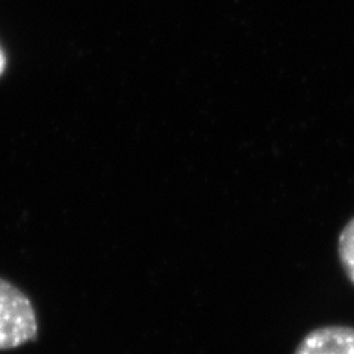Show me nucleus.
Instances as JSON below:
<instances>
[{
	"label": "nucleus",
	"instance_id": "f03ea898",
	"mask_svg": "<svg viewBox=\"0 0 354 354\" xmlns=\"http://www.w3.org/2000/svg\"><path fill=\"white\" fill-rule=\"evenodd\" d=\"M294 354H354V328L315 329L304 337Z\"/></svg>",
	"mask_w": 354,
	"mask_h": 354
},
{
	"label": "nucleus",
	"instance_id": "f257e3e1",
	"mask_svg": "<svg viewBox=\"0 0 354 354\" xmlns=\"http://www.w3.org/2000/svg\"><path fill=\"white\" fill-rule=\"evenodd\" d=\"M37 317L28 297L0 278V350H12L37 338Z\"/></svg>",
	"mask_w": 354,
	"mask_h": 354
},
{
	"label": "nucleus",
	"instance_id": "7ed1b4c3",
	"mask_svg": "<svg viewBox=\"0 0 354 354\" xmlns=\"http://www.w3.org/2000/svg\"><path fill=\"white\" fill-rule=\"evenodd\" d=\"M339 259L348 279L354 283V218L341 232L339 236Z\"/></svg>",
	"mask_w": 354,
	"mask_h": 354
},
{
	"label": "nucleus",
	"instance_id": "20e7f679",
	"mask_svg": "<svg viewBox=\"0 0 354 354\" xmlns=\"http://www.w3.org/2000/svg\"><path fill=\"white\" fill-rule=\"evenodd\" d=\"M5 66H6V57H5V53H3L2 48H0V75L3 74Z\"/></svg>",
	"mask_w": 354,
	"mask_h": 354
}]
</instances>
